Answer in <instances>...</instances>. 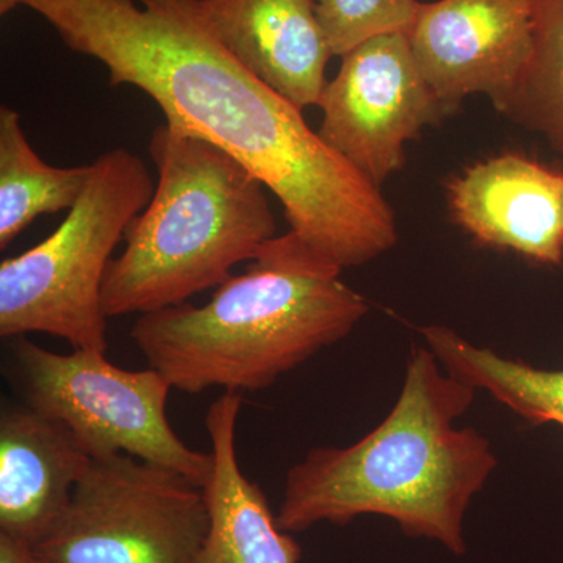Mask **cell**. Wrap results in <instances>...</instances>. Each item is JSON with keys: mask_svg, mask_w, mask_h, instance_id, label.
Wrapping results in <instances>:
<instances>
[{"mask_svg": "<svg viewBox=\"0 0 563 563\" xmlns=\"http://www.w3.org/2000/svg\"><path fill=\"white\" fill-rule=\"evenodd\" d=\"M65 46L101 62L110 87L131 85L166 122L221 147L273 192L290 232L339 268L365 265L398 242L391 207L302 110L225 49L198 0H13Z\"/></svg>", "mask_w": 563, "mask_h": 563, "instance_id": "cell-1", "label": "cell"}, {"mask_svg": "<svg viewBox=\"0 0 563 563\" xmlns=\"http://www.w3.org/2000/svg\"><path fill=\"white\" fill-rule=\"evenodd\" d=\"M476 391L443 374L429 347L410 352L401 395L374 431L351 446L314 448L288 470L282 531L379 515L407 537L465 554L466 510L498 466L485 437L454 428Z\"/></svg>", "mask_w": 563, "mask_h": 563, "instance_id": "cell-2", "label": "cell"}, {"mask_svg": "<svg viewBox=\"0 0 563 563\" xmlns=\"http://www.w3.org/2000/svg\"><path fill=\"white\" fill-rule=\"evenodd\" d=\"M342 272L288 232L269 240L206 306L140 314L131 336L150 368L177 390H265L346 339L368 313Z\"/></svg>", "mask_w": 563, "mask_h": 563, "instance_id": "cell-3", "label": "cell"}, {"mask_svg": "<svg viewBox=\"0 0 563 563\" xmlns=\"http://www.w3.org/2000/svg\"><path fill=\"white\" fill-rule=\"evenodd\" d=\"M150 154L157 185L107 268V318L188 302L276 236L265 185L221 147L165 122L152 132Z\"/></svg>", "mask_w": 563, "mask_h": 563, "instance_id": "cell-4", "label": "cell"}, {"mask_svg": "<svg viewBox=\"0 0 563 563\" xmlns=\"http://www.w3.org/2000/svg\"><path fill=\"white\" fill-rule=\"evenodd\" d=\"M87 187L46 240L0 263V336L47 333L76 351L109 350L102 285L111 254L154 195L139 155L114 147L90 163Z\"/></svg>", "mask_w": 563, "mask_h": 563, "instance_id": "cell-5", "label": "cell"}, {"mask_svg": "<svg viewBox=\"0 0 563 563\" xmlns=\"http://www.w3.org/2000/svg\"><path fill=\"white\" fill-rule=\"evenodd\" d=\"M9 373L25 406L63 422L92 457L129 454L203 487L211 454L181 442L166 418L173 385L157 369L128 372L106 352L55 354L25 336L11 339Z\"/></svg>", "mask_w": 563, "mask_h": 563, "instance_id": "cell-6", "label": "cell"}, {"mask_svg": "<svg viewBox=\"0 0 563 563\" xmlns=\"http://www.w3.org/2000/svg\"><path fill=\"white\" fill-rule=\"evenodd\" d=\"M207 529L203 492L190 479L133 455H99L35 553L41 563H196Z\"/></svg>", "mask_w": 563, "mask_h": 563, "instance_id": "cell-7", "label": "cell"}, {"mask_svg": "<svg viewBox=\"0 0 563 563\" xmlns=\"http://www.w3.org/2000/svg\"><path fill=\"white\" fill-rule=\"evenodd\" d=\"M318 107L321 139L377 188L402 168L407 141L450 113L421 76L407 33L374 36L342 55Z\"/></svg>", "mask_w": 563, "mask_h": 563, "instance_id": "cell-8", "label": "cell"}, {"mask_svg": "<svg viewBox=\"0 0 563 563\" xmlns=\"http://www.w3.org/2000/svg\"><path fill=\"white\" fill-rule=\"evenodd\" d=\"M407 38L421 76L450 113L476 92L496 107L531 55L532 0L421 2Z\"/></svg>", "mask_w": 563, "mask_h": 563, "instance_id": "cell-9", "label": "cell"}, {"mask_svg": "<svg viewBox=\"0 0 563 563\" xmlns=\"http://www.w3.org/2000/svg\"><path fill=\"white\" fill-rule=\"evenodd\" d=\"M455 221L474 240L540 265L563 263V172L504 154L450 185Z\"/></svg>", "mask_w": 563, "mask_h": 563, "instance_id": "cell-10", "label": "cell"}, {"mask_svg": "<svg viewBox=\"0 0 563 563\" xmlns=\"http://www.w3.org/2000/svg\"><path fill=\"white\" fill-rule=\"evenodd\" d=\"M218 40L263 84L306 110L320 106L333 57L314 0H198Z\"/></svg>", "mask_w": 563, "mask_h": 563, "instance_id": "cell-11", "label": "cell"}, {"mask_svg": "<svg viewBox=\"0 0 563 563\" xmlns=\"http://www.w3.org/2000/svg\"><path fill=\"white\" fill-rule=\"evenodd\" d=\"M92 455L63 422L31 407L0 415V532L32 544L68 509Z\"/></svg>", "mask_w": 563, "mask_h": 563, "instance_id": "cell-12", "label": "cell"}, {"mask_svg": "<svg viewBox=\"0 0 563 563\" xmlns=\"http://www.w3.org/2000/svg\"><path fill=\"white\" fill-rule=\"evenodd\" d=\"M243 399L225 391L206 417L211 473L202 487L209 529L196 563H299L302 550L282 531L265 493L240 470L236 420Z\"/></svg>", "mask_w": 563, "mask_h": 563, "instance_id": "cell-13", "label": "cell"}, {"mask_svg": "<svg viewBox=\"0 0 563 563\" xmlns=\"http://www.w3.org/2000/svg\"><path fill=\"white\" fill-rule=\"evenodd\" d=\"M422 336L446 372L533 426L563 428V368L542 369L479 347L444 325H424Z\"/></svg>", "mask_w": 563, "mask_h": 563, "instance_id": "cell-14", "label": "cell"}, {"mask_svg": "<svg viewBox=\"0 0 563 563\" xmlns=\"http://www.w3.org/2000/svg\"><path fill=\"white\" fill-rule=\"evenodd\" d=\"M91 165L57 168L29 143L20 111L0 107V250L41 214L70 210L87 187Z\"/></svg>", "mask_w": 563, "mask_h": 563, "instance_id": "cell-15", "label": "cell"}, {"mask_svg": "<svg viewBox=\"0 0 563 563\" xmlns=\"http://www.w3.org/2000/svg\"><path fill=\"white\" fill-rule=\"evenodd\" d=\"M495 109L563 152V0H532L531 55Z\"/></svg>", "mask_w": 563, "mask_h": 563, "instance_id": "cell-16", "label": "cell"}, {"mask_svg": "<svg viewBox=\"0 0 563 563\" xmlns=\"http://www.w3.org/2000/svg\"><path fill=\"white\" fill-rule=\"evenodd\" d=\"M318 20L333 57L388 33H409L417 20L418 0H314Z\"/></svg>", "mask_w": 563, "mask_h": 563, "instance_id": "cell-17", "label": "cell"}, {"mask_svg": "<svg viewBox=\"0 0 563 563\" xmlns=\"http://www.w3.org/2000/svg\"><path fill=\"white\" fill-rule=\"evenodd\" d=\"M0 563H40L32 544L0 532Z\"/></svg>", "mask_w": 563, "mask_h": 563, "instance_id": "cell-18", "label": "cell"}, {"mask_svg": "<svg viewBox=\"0 0 563 563\" xmlns=\"http://www.w3.org/2000/svg\"><path fill=\"white\" fill-rule=\"evenodd\" d=\"M13 0H0V14H9L10 11H13Z\"/></svg>", "mask_w": 563, "mask_h": 563, "instance_id": "cell-19", "label": "cell"}, {"mask_svg": "<svg viewBox=\"0 0 563 563\" xmlns=\"http://www.w3.org/2000/svg\"><path fill=\"white\" fill-rule=\"evenodd\" d=\"M36 558H38V555H36ZM41 563V562H40Z\"/></svg>", "mask_w": 563, "mask_h": 563, "instance_id": "cell-20", "label": "cell"}]
</instances>
